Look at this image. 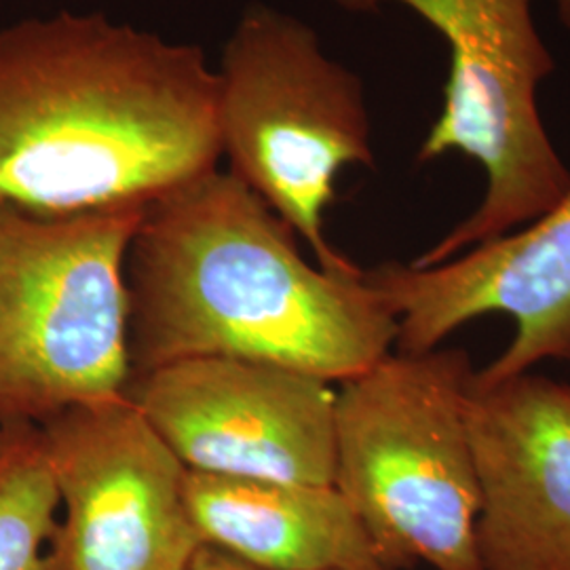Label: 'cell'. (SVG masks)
Listing matches in <instances>:
<instances>
[{
    "instance_id": "1",
    "label": "cell",
    "mask_w": 570,
    "mask_h": 570,
    "mask_svg": "<svg viewBox=\"0 0 570 570\" xmlns=\"http://www.w3.org/2000/svg\"><path fill=\"white\" fill-rule=\"evenodd\" d=\"M202 47L104 13L0 26V204L41 216L148 207L218 169Z\"/></svg>"
},
{
    "instance_id": "2",
    "label": "cell",
    "mask_w": 570,
    "mask_h": 570,
    "mask_svg": "<svg viewBox=\"0 0 570 570\" xmlns=\"http://www.w3.org/2000/svg\"><path fill=\"white\" fill-rule=\"evenodd\" d=\"M244 183L209 171L144 209L127 254L131 376L195 357H235L345 383L397 341V317L357 275L301 254Z\"/></svg>"
},
{
    "instance_id": "3",
    "label": "cell",
    "mask_w": 570,
    "mask_h": 570,
    "mask_svg": "<svg viewBox=\"0 0 570 570\" xmlns=\"http://www.w3.org/2000/svg\"><path fill=\"white\" fill-rule=\"evenodd\" d=\"M465 348L389 353L336 391V480L389 570H484Z\"/></svg>"
},
{
    "instance_id": "4",
    "label": "cell",
    "mask_w": 570,
    "mask_h": 570,
    "mask_svg": "<svg viewBox=\"0 0 570 570\" xmlns=\"http://www.w3.org/2000/svg\"><path fill=\"white\" fill-rule=\"evenodd\" d=\"M146 207L41 216L0 204V428L127 393V254Z\"/></svg>"
},
{
    "instance_id": "5",
    "label": "cell",
    "mask_w": 570,
    "mask_h": 570,
    "mask_svg": "<svg viewBox=\"0 0 570 570\" xmlns=\"http://www.w3.org/2000/svg\"><path fill=\"white\" fill-rule=\"evenodd\" d=\"M216 77L228 174L311 247L320 268L362 273L330 245L324 218L338 174L374 167L364 82L326 56L308 23L263 2L235 23Z\"/></svg>"
},
{
    "instance_id": "6",
    "label": "cell",
    "mask_w": 570,
    "mask_h": 570,
    "mask_svg": "<svg viewBox=\"0 0 570 570\" xmlns=\"http://www.w3.org/2000/svg\"><path fill=\"white\" fill-rule=\"evenodd\" d=\"M336 2L353 13L404 4L446 39L444 108L416 159L428 164L461 153L487 174L482 204L410 265H440L469 247L510 235L569 195V167L539 112V85L556 70V61L532 20V0Z\"/></svg>"
},
{
    "instance_id": "7",
    "label": "cell",
    "mask_w": 570,
    "mask_h": 570,
    "mask_svg": "<svg viewBox=\"0 0 570 570\" xmlns=\"http://www.w3.org/2000/svg\"><path fill=\"white\" fill-rule=\"evenodd\" d=\"M61 518L42 570H190L186 473L125 395L42 423Z\"/></svg>"
},
{
    "instance_id": "8",
    "label": "cell",
    "mask_w": 570,
    "mask_h": 570,
    "mask_svg": "<svg viewBox=\"0 0 570 570\" xmlns=\"http://www.w3.org/2000/svg\"><path fill=\"white\" fill-rule=\"evenodd\" d=\"M127 397L188 471L334 487L336 391L322 379L195 357L134 374Z\"/></svg>"
},
{
    "instance_id": "9",
    "label": "cell",
    "mask_w": 570,
    "mask_h": 570,
    "mask_svg": "<svg viewBox=\"0 0 570 570\" xmlns=\"http://www.w3.org/2000/svg\"><path fill=\"white\" fill-rule=\"evenodd\" d=\"M364 277L397 317L400 353L433 351L469 322L505 313L515 334L490 366L473 372L475 383H499L546 360L570 362V190L520 233L440 265L387 263Z\"/></svg>"
},
{
    "instance_id": "10",
    "label": "cell",
    "mask_w": 570,
    "mask_h": 570,
    "mask_svg": "<svg viewBox=\"0 0 570 570\" xmlns=\"http://www.w3.org/2000/svg\"><path fill=\"white\" fill-rule=\"evenodd\" d=\"M484 570H570V383L524 372L469 381Z\"/></svg>"
},
{
    "instance_id": "11",
    "label": "cell",
    "mask_w": 570,
    "mask_h": 570,
    "mask_svg": "<svg viewBox=\"0 0 570 570\" xmlns=\"http://www.w3.org/2000/svg\"><path fill=\"white\" fill-rule=\"evenodd\" d=\"M207 548L261 570H389L336 487L186 473Z\"/></svg>"
},
{
    "instance_id": "12",
    "label": "cell",
    "mask_w": 570,
    "mask_h": 570,
    "mask_svg": "<svg viewBox=\"0 0 570 570\" xmlns=\"http://www.w3.org/2000/svg\"><path fill=\"white\" fill-rule=\"evenodd\" d=\"M0 570H42L60 494L37 425L2 428Z\"/></svg>"
},
{
    "instance_id": "13",
    "label": "cell",
    "mask_w": 570,
    "mask_h": 570,
    "mask_svg": "<svg viewBox=\"0 0 570 570\" xmlns=\"http://www.w3.org/2000/svg\"><path fill=\"white\" fill-rule=\"evenodd\" d=\"M190 570H261L254 567H247L244 562L226 556L223 551L214 550L204 546L202 550L197 551Z\"/></svg>"
},
{
    "instance_id": "14",
    "label": "cell",
    "mask_w": 570,
    "mask_h": 570,
    "mask_svg": "<svg viewBox=\"0 0 570 570\" xmlns=\"http://www.w3.org/2000/svg\"><path fill=\"white\" fill-rule=\"evenodd\" d=\"M556 4H558L560 20L567 28H570V0H556Z\"/></svg>"
},
{
    "instance_id": "15",
    "label": "cell",
    "mask_w": 570,
    "mask_h": 570,
    "mask_svg": "<svg viewBox=\"0 0 570 570\" xmlns=\"http://www.w3.org/2000/svg\"><path fill=\"white\" fill-rule=\"evenodd\" d=\"M2 433H4V429L0 428V442H2Z\"/></svg>"
}]
</instances>
